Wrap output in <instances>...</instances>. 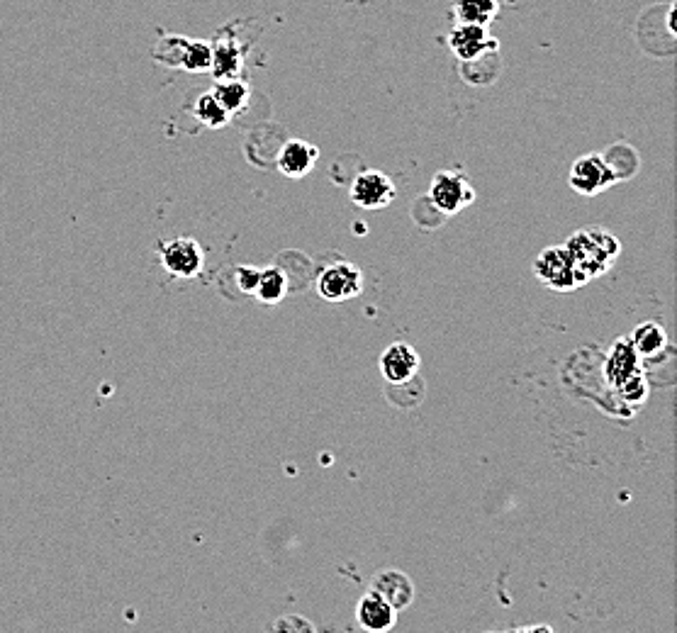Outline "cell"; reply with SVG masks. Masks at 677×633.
<instances>
[{"instance_id":"17","label":"cell","mask_w":677,"mask_h":633,"mask_svg":"<svg viewBox=\"0 0 677 633\" xmlns=\"http://www.w3.org/2000/svg\"><path fill=\"white\" fill-rule=\"evenodd\" d=\"M285 293H288V278L283 276L281 268H264L254 290L256 298L266 305H276L285 298Z\"/></svg>"},{"instance_id":"4","label":"cell","mask_w":677,"mask_h":633,"mask_svg":"<svg viewBox=\"0 0 677 633\" xmlns=\"http://www.w3.org/2000/svg\"><path fill=\"white\" fill-rule=\"evenodd\" d=\"M161 266L173 278H195L203 273L205 268V249L200 242L190 237L169 239V242H159L156 246Z\"/></svg>"},{"instance_id":"12","label":"cell","mask_w":677,"mask_h":633,"mask_svg":"<svg viewBox=\"0 0 677 633\" xmlns=\"http://www.w3.org/2000/svg\"><path fill=\"white\" fill-rule=\"evenodd\" d=\"M356 619H358V626H361V629L383 633V631L393 629L395 621H397V612L393 607H390L388 602H385L383 597H378L376 592L368 590L366 595L358 599Z\"/></svg>"},{"instance_id":"1","label":"cell","mask_w":677,"mask_h":633,"mask_svg":"<svg viewBox=\"0 0 677 633\" xmlns=\"http://www.w3.org/2000/svg\"><path fill=\"white\" fill-rule=\"evenodd\" d=\"M565 249L573 256L575 266L583 273L585 280L602 276L612 261L617 259L621 246L617 239L604 229H590V232H578L565 242Z\"/></svg>"},{"instance_id":"19","label":"cell","mask_w":677,"mask_h":633,"mask_svg":"<svg viewBox=\"0 0 677 633\" xmlns=\"http://www.w3.org/2000/svg\"><path fill=\"white\" fill-rule=\"evenodd\" d=\"M193 115L203 122L205 127L210 130H220V127H227V122L232 120V115L217 103V98L212 93H203L193 105Z\"/></svg>"},{"instance_id":"13","label":"cell","mask_w":677,"mask_h":633,"mask_svg":"<svg viewBox=\"0 0 677 633\" xmlns=\"http://www.w3.org/2000/svg\"><path fill=\"white\" fill-rule=\"evenodd\" d=\"M492 42H495V39H490L488 27L471 25V22H461V25H458L449 37L453 54H456L461 61H468V59H473V56H478L483 49H488Z\"/></svg>"},{"instance_id":"6","label":"cell","mask_w":677,"mask_h":633,"mask_svg":"<svg viewBox=\"0 0 677 633\" xmlns=\"http://www.w3.org/2000/svg\"><path fill=\"white\" fill-rule=\"evenodd\" d=\"M317 293L329 302H346L363 293V273L351 263L339 261L317 276Z\"/></svg>"},{"instance_id":"14","label":"cell","mask_w":677,"mask_h":633,"mask_svg":"<svg viewBox=\"0 0 677 633\" xmlns=\"http://www.w3.org/2000/svg\"><path fill=\"white\" fill-rule=\"evenodd\" d=\"M210 71L215 74L217 81H225V78H237L242 71V52L234 42L229 39H217L212 44V64Z\"/></svg>"},{"instance_id":"21","label":"cell","mask_w":677,"mask_h":633,"mask_svg":"<svg viewBox=\"0 0 677 633\" xmlns=\"http://www.w3.org/2000/svg\"><path fill=\"white\" fill-rule=\"evenodd\" d=\"M212 64V44L203 42V39H188L186 52H183L181 69L193 71V74H203L210 71Z\"/></svg>"},{"instance_id":"23","label":"cell","mask_w":677,"mask_h":633,"mask_svg":"<svg viewBox=\"0 0 677 633\" xmlns=\"http://www.w3.org/2000/svg\"><path fill=\"white\" fill-rule=\"evenodd\" d=\"M273 631H315V626L298 614H288L273 624Z\"/></svg>"},{"instance_id":"10","label":"cell","mask_w":677,"mask_h":633,"mask_svg":"<svg viewBox=\"0 0 677 633\" xmlns=\"http://www.w3.org/2000/svg\"><path fill=\"white\" fill-rule=\"evenodd\" d=\"M317 159H320V149L302 139H290L283 144L281 154H278V171L288 178H305L312 173Z\"/></svg>"},{"instance_id":"9","label":"cell","mask_w":677,"mask_h":633,"mask_svg":"<svg viewBox=\"0 0 677 633\" xmlns=\"http://www.w3.org/2000/svg\"><path fill=\"white\" fill-rule=\"evenodd\" d=\"M639 354L631 346L629 339H619L614 344L612 354L607 358V366H604V375H607V383L612 388H624L626 383H631L634 378H639L641 373V363H639Z\"/></svg>"},{"instance_id":"7","label":"cell","mask_w":677,"mask_h":633,"mask_svg":"<svg viewBox=\"0 0 677 633\" xmlns=\"http://www.w3.org/2000/svg\"><path fill=\"white\" fill-rule=\"evenodd\" d=\"M351 203L363 210H383L397 198L393 178L380 171H361L351 183Z\"/></svg>"},{"instance_id":"8","label":"cell","mask_w":677,"mask_h":633,"mask_svg":"<svg viewBox=\"0 0 677 633\" xmlns=\"http://www.w3.org/2000/svg\"><path fill=\"white\" fill-rule=\"evenodd\" d=\"M422 358H419L414 346L397 341V344L388 346L380 356V373L390 385H407L417 378Z\"/></svg>"},{"instance_id":"18","label":"cell","mask_w":677,"mask_h":633,"mask_svg":"<svg viewBox=\"0 0 677 633\" xmlns=\"http://www.w3.org/2000/svg\"><path fill=\"white\" fill-rule=\"evenodd\" d=\"M456 15L461 22L488 27L497 15V0H456Z\"/></svg>"},{"instance_id":"16","label":"cell","mask_w":677,"mask_h":633,"mask_svg":"<svg viewBox=\"0 0 677 633\" xmlns=\"http://www.w3.org/2000/svg\"><path fill=\"white\" fill-rule=\"evenodd\" d=\"M212 95H215L217 103H220L229 115H237V112L244 110L246 100H249L251 95V88L246 86L244 81H239V78H225V81H217Z\"/></svg>"},{"instance_id":"20","label":"cell","mask_w":677,"mask_h":633,"mask_svg":"<svg viewBox=\"0 0 677 633\" xmlns=\"http://www.w3.org/2000/svg\"><path fill=\"white\" fill-rule=\"evenodd\" d=\"M186 44H188V39L181 35H161L159 42H156L154 49H151V54H154V59L159 61V64L171 66V69H181V59H183V52H186Z\"/></svg>"},{"instance_id":"2","label":"cell","mask_w":677,"mask_h":633,"mask_svg":"<svg viewBox=\"0 0 677 633\" xmlns=\"http://www.w3.org/2000/svg\"><path fill=\"white\" fill-rule=\"evenodd\" d=\"M534 273L541 283L553 290H561V293H568V290L587 283L565 246H551V249L541 251L534 263Z\"/></svg>"},{"instance_id":"15","label":"cell","mask_w":677,"mask_h":633,"mask_svg":"<svg viewBox=\"0 0 677 633\" xmlns=\"http://www.w3.org/2000/svg\"><path fill=\"white\" fill-rule=\"evenodd\" d=\"M629 341L639 356L656 358L668 349V332L658 322H643L641 327L634 329Z\"/></svg>"},{"instance_id":"3","label":"cell","mask_w":677,"mask_h":633,"mask_svg":"<svg viewBox=\"0 0 677 633\" xmlns=\"http://www.w3.org/2000/svg\"><path fill=\"white\" fill-rule=\"evenodd\" d=\"M429 200L441 215H456L473 203L475 190L466 173L461 168H453V171L436 173L432 188H429Z\"/></svg>"},{"instance_id":"5","label":"cell","mask_w":677,"mask_h":633,"mask_svg":"<svg viewBox=\"0 0 677 633\" xmlns=\"http://www.w3.org/2000/svg\"><path fill=\"white\" fill-rule=\"evenodd\" d=\"M568 181L575 193L592 198V195H600L609 186H614V183H617V176H614V171L609 168L607 161H604V156L585 154L580 156V159H575L573 168H570Z\"/></svg>"},{"instance_id":"11","label":"cell","mask_w":677,"mask_h":633,"mask_svg":"<svg viewBox=\"0 0 677 633\" xmlns=\"http://www.w3.org/2000/svg\"><path fill=\"white\" fill-rule=\"evenodd\" d=\"M371 592H376L378 597H383L395 612H402L412 604L414 599V585L400 570H383L378 573L371 582Z\"/></svg>"},{"instance_id":"22","label":"cell","mask_w":677,"mask_h":633,"mask_svg":"<svg viewBox=\"0 0 677 633\" xmlns=\"http://www.w3.org/2000/svg\"><path fill=\"white\" fill-rule=\"evenodd\" d=\"M261 268H251V266H239L237 268V285L244 295H254L256 283H259Z\"/></svg>"}]
</instances>
